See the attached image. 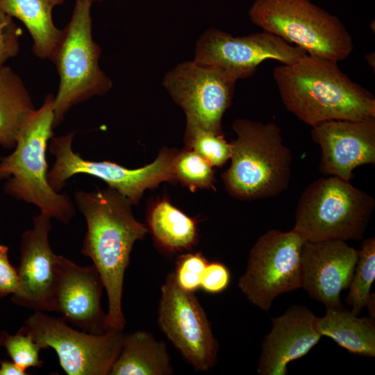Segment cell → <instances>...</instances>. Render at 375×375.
Segmentation results:
<instances>
[{
    "instance_id": "cell-24",
    "label": "cell",
    "mask_w": 375,
    "mask_h": 375,
    "mask_svg": "<svg viewBox=\"0 0 375 375\" xmlns=\"http://www.w3.org/2000/svg\"><path fill=\"white\" fill-rule=\"evenodd\" d=\"M375 279V238L362 240L358 250V259L347 297L351 306V312L359 315L372 294L371 287Z\"/></svg>"
},
{
    "instance_id": "cell-17",
    "label": "cell",
    "mask_w": 375,
    "mask_h": 375,
    "mask_svg": "<svg viewBox=\"0 0 375 375\" xmlns=\"http://www.w3.org/2000/svg\"><path fill=\"white\" fill-rule=\"evenodd\" d=\"M357 259L358 250L345 241L305 242L301 288L326 308L341 306V292L349 286Z\"/></svg>"
},
{
    "instance_id": "cell-13",
    "label": "cell",
    "mask_w": 375,
    "mask_h": 375,
    "mask_svg": "<svg viewBox=\"0 0 375 375\" xmlns=\"http://www.w3.org/2000/svg\"><path fill=\"white\" fill-rule=\"evenodd\" d=\"M307 54L302 49L267 31L235 37L210 28L197 40L193 60L217 67L238 80L252 76L266 60L292 65Z\"/></svg>"
},
{
    "instance_id": "cell-33",
    "label": "cell",
    "mask_w": 375,
    "mask_h": 375,
    "mask_svg": "<svg viewBox=\"0 0 375 375\" xmlns=\"http://www.w3.org/2000/svg\"><path fill=\"white\" fill-rule=\"evenodd\" d=\"M374 294H372L370 298L369 299L365 307L367 308L368 312L370 315V317L374 319L375 317V304H374Z\"/></svg>"
},
{
    "instance_id": "cell-34",
    "label": "cell",
    "mask_w": 375,
    "mask_h": 375,
    "mask_svg": "<svg viewBox=\"0 0 375 375\" xmlns=\"http://www.w3.org/2000/svg\"><path fill=\"white\" fill-rule=\"evenodd\" d=\"M366 60L367 64L374 69V63H375V57H374V53H370L366 55Z\"/></svg>"
},
{
    "instance_id": "cell-29",
    "label": "cell",
    "mask_w": 375,
    "mask_h": 375,
    "mask_svg": "<svg viewBox=\"0 0 375 375\" xmlns=\"http://www.w3.org/2000/svg\"><path fill=\"white\" fill-rule=\"evenodd\" d=\"M22 34V28L13 19L0 12V68L18 55Z\"/></svg>"
},
{
    "instance_id": "cell-4",
    "label": "cell",
    "mask_w": 375,
    "mask_h": 375,
    "mask_svg": "<svg viewBox=\"0 0 375 375\" xmlns=\"http://www.w3.org/2000/svg\"><path fill=\"white\" fill-rule=\"evenodd\" d=\"M53 99L50 94L46 97L22 126L14 151L0 158V179H6L3 189L8 195L68 224L76 214V206L67 194L54 191L47 181L46 149L53 137Z\"/></svg>"
},
{
    "instance_id": "cell-19",
    "label": "cell",
    "mask_w": 375,
    "mask_h": 375,
    "mask_svg": "<svg viewBox=\"0 0 375 375\" xmlns=\"http://www.w3.org/2000/svg\"><path fill=\"white\" fill-rule=\"evenodd\" d=\"M65 0H0V12L21 21L33 39L32 51L40 59L51 58L62 29L53 23V8Z\"/></svg>"
},
{
    "instance_id": "cell-9",
    "label": "cell",
    "mask_w": 375,
    "mask_h": 375,
    "mask_svg": "<svg viewBox=\"0 0 375 375\" xmlns=\"http://www.w3.org/2000/svg\"><path fill=\"white\" fill-rule=\"evenodd\" d=\"M304 243L292 229H272L258 238L238 282L250 303L268 312L278 295L301 288V254Z\"/></svg>"
},
{
    "instance_id": "cell-11",
    "label": "cell",
    "mask_w": 375,
    "mask_h": 375,
    "mask_svg": "<svg viewBox=\"0 0 375 375\" xmlns=\"http://www.w3.org/2000/svg\"><path fill=\"white\" fill-rule=\"evenodd\" d=\"M237 81L217 67L192 60L166 72L162 85L183 110L186 128H201L224 135L222 121L232 103Z\"/></svg>"
},
{
    "instance_id": "cell-26",
    "label": "cell",
    "mask_w": 375,
    "mask_h": 375,
    "mask_svg": "<svg viewBox=\"0 0 375 375\" xmlns=\"http://www.w3.org/2000/svg\"><path fill=\"white\" fill-rule=\"evenodd\" d=\"M185 146L201 155L212 167L223 166L231 156V145L224 135L201 128H185Z\"/></svg>"
},
{
    "instance_id": "cell-12",
    "label": "cell",
    "mask_w": 375,
    "mask_h": 375,
    "mask_svg": "<svg viewBox=\"0 0 375 375\" xmlns=\"http://www.w3.org/2000/svg\"><path fill=\"white\" fill-rule=\"evenodd\" d=\"M158 322L164 334L195 369L208 372L217 362L219 346L194 292L183 290L169 273L161 287Z\"/></svg>"
},
{
    "instance_id": "cell-5",
    "label": "cell",
    "mask_w": 375,
    "mask_h": 375,
    "mask_svg": "<svg viewBox=\"0 0 375 375\" xmlns=\"http://www.w3.org/2000/svg\"><path fill=\"white\" fill-rule=\"evenodd\" d=\"M374 208V199L350 181L322 177L302 192L292 230L305 242L362 240Z\"/></svg>"
},
{
    "instance_id": "cell-27",
    "label": "cell",
    "mask_w": 375,
    "mask_h": 375,
    "mask_svg": "<svg viewBox=\"0 0 375 375\" xmlns=\"http://www.w3.org/2000/svg\"><path fill=\"white\" fill-rule=\"evenodd\" d=\"M0 345L6 349L12 362L24 370L42 365L39 359L41 349L32 337L21 328L15 335L1 331Z\"/></svg>"
},
{
    "instance_id": "cell-21",
    "label": "cell",
    "mask_w": 375,
    "mask_h": 375,
    "mask_svg": "<svg viewBox=\"0 0 375 375\" xmlns=\"http://www.w3.org/2000/svg\"><path fill=\"white\" fill-rule=\"evenodd\" d=\"M315 326L322 336L331 338L353 354L375 356L374 319L358 317L341 305L326 308L323 317H317Z\"/></svg>"
},
{
    "instance_id": "cell-25",
    "label": "cell",
    "mask_w": 375,
    "mask_h": 375,
    "mask_svg": "<svg viewBox=\"0 0 375 375\" xmlns=\"http://www.w3.org/2000/svg\"><path fill=\"white\" fill-rule=\"evenodd\" d=\"M175 182L190 191L214 189L215 178L212 167L201 155L190 148L178 151L174 161Z\"/></svg>"
},
{
    "instance_id": "cell-14",
    "label": "cell",
    "mask_w": 375,
    "mask_h": 375,
    "mask_svg": "<svg viewBox=\"0 0 375 375\" xmlns=\"http://www.w3.org/2000/svg\"><path fill=\"white\" fill-rule=\"evenodd\" d=\"M50 219V217L41 212L35 216L33 228L25 231L21 240L17 269L19 288L12 299L35 311H54L58 255L52 251L49 242Z\"/></svg>"
},
{
    "instance_id": "cell-2",
    "label": "cell",
    "mask_w": 375,
    "mask_h": 375,
    "mask_svg": "<svg viewBox=\"0 0 375 375\" xmlns=\"http://www.w3.org/2000/svg\"><path fill=\"white\" fill-rule=\"evenodd\" d=\"M273 78L287 110L311 127L375 117L374 95L349 78L337 61L307 54L276 67Z\"/></svg>"
},
{
    "instance_id": "cell-18",
    "label": "cell",
    "mask_w": 375,
    "mask_h": 375,
    "mask_svg": "<svg viewBox=\"0 0 375 375\" xmlns=\"http://www.w3.org/2000/svg\"><path fill=\"white\" fill-rule=\"evenodd\" d=\"M316 318L302 305H293L272 318V329L261 344L257 374L285 375L288 363L306 356L320 340Z\"/></svg>"
},
{
    "instance_id": "cell-35",
    "label": "cell",
    "mask_w": 375,
    "mask_h": 375,
    "mask_svg": "<svg viewBox=\"0 0 375 375\" xmlns=\"http://www.w3.org/2000/svg\"><path fill=\"white\" fill-rule=\"evenodd\" d=\"M86 1H90V2H91V3H94V2H95V1H99H99H103V0H86Z\"/></svg>"
},
{
    "instance_id": "cell-30",
    "label": "cell",
    "mask_w": 375,
    "mask_h": 375,
    "mask_svg": "<svg viewBox=\"0 0 375 375\" xmlns=\"http://www.w3.org/2000/svg\"><path fill=\"white\" fill-rule=\"evenodd\" d=\"M230 281V271L225 265L217 261L208 262L203 275L200 289L208 294H219L228 288Z\"/></svg>"
},
{
    "instance_id": "cell-32",
    "label": "cell",
    "mask_w": 375,
    "mask_h": 375,
    "mask_svg": "<svg viewBox=\"0 0 375 375\" xmlns=\"http://www.w3.org/2000/svg\"><path fill=\"white\" fill-rule=\"evenodd\" d=\"M26 370L21 369L13 362H0V375H26Z\"/></svg>"
},
{
    "instance_id": "cell-15",
    "label": "cell",
    "mask_w": 375,
    "mask_h": 375,
    "mask_svg": "<svg viewBox=\"0 0 375 375\" xmlns=\"http://www.w3.org/2000/svg\"><path fill=\"white\" fill-rule=\"evenodd\" d=\"M311 137L321 150L319 172L346 181L358 167L375 163V117L331 120L312 127Z\"/></svg>"
},
{
    "instance_id": "cell-23",
    "label": "cell",
    "mask_w": 375,
    "mask_h": 375,
    "mask_svg": "<svg viewBox=\"0 0 375 375\" xmlns=\"http://www.w3.org/2000/svg\"><path fill=\"white\" fill-rule=\"evenodd\" d=\"M22 78L10 67L0 68V146L15 147L22 126L35 111Z\"/></svg>"
},
{
    "instance_id": "cell-1",
    "label": "cell",
    "mask_w": 375,
    "mask_h": 375,
    "mask_svg": "<svg viewBox=\"0 0 375 375\" xmlns=\"http://www.w3.org/2000/svg\"><path fill=\"white\" fill-rule=\"evenodd\" d=\"M74 195L87 224L81 253L93 261L107 293L106 327L122 331L124 274L135 242L144 238L148 228L135 218L130 201L114 188L81 190Z\"/></svg>"
},
{
    "instance_id": "cell-7",
    "label": "cell",
    "mask_w": 375,
    "mask_h": 375,
    "mask_svg": "<svg viewBox=\"0 0 375 375\" xmlns=\"http://www.w3.org/2000/svg\"><path fill=\"white\" fill-rule=\"evenodd\" d=\"M249 16L264 31L295 44L308 55L338 62L353 49L352 38L340 19L310 0H256Z\"/></svg>"
},
{
    "instance_id": "cell-20",
    "label": "cell",
    "mask_w": 375,
    "mask_h": 375,
    "mask_svg": "<svg viewBox=\"0 0 375 375\" xmlns=\"http://www.w3.org/2000/svg\"><path fill=\"white\" fill-rule=\"evenodd\" d=\"M174 374L166 344L144 331L124 334L110 375H169Z\"/></svg>"
},
{
    "instance_id": "cell-16",
    "label": "cell",
    "mask_w": 375,
    "mask_h": 375,
    "mask_svg": "<svg viewBox=\"0 0 375 375\" xmlns=\"http://www.w3.org/2000/svg\"><path fill=\"white\" fill-rule=\"evenodd\" d=\"M56 276L54 311L83 331L101 334L108 331L101 306L104 286L95 266L81 267L58 256Z\"/></svg>"
},
{
    "instance_id": "cell-22",
    "label": "cell",
    "mask_w": 375,
    "mask_h": 375,
    "mask_svg": "<svg viewBox=\"0 0 375 375\" xmlns=\"http://www.w3.org/2000/svg\"><path fill=\"white\" fill-rule=\"evenodd\" d=\"M147 222L155 243L166 252L187 250L197 242V222L166 198L158 200L151 206Z\"/></svg>"
},
{
    "instance_id": "cell-8",
    "label": "cell",
    "mask_w": 375,
    "mask_h": 375,
    "mask_svg": "<svg viewBox=\"0 0 375 375\" xmlns=\"http://www.w3.org/2000/svg\"><path fill=\"white\" fill-rule=\"evenodd\" d=\"M75 132L52 137L49 151L56 158L47 173V181L59 192L67 181L78 174L97 177L136 205L147 189L155 188L162 182H175L174 161L178 150L163 148L150 164L138 169H128L109 161H92L83 158L72 149Z\"/></svg>"
},
{
    "instance_id": "cell-3",
    "label": "cell",
    "mask_w": 375,
    "mask_h": 375,
    "mask_svg": "<svg viewBox=\"0 0 375 375\" xmlns=\"http://www.w3.org/2000/svg\"><path fill=\"white\" fill-rule=\"evenodd\" d=\"M236 138L231 145V165L222 174L228 194L239 200L274 197L289 187L292 153L280 127L273 122L235 119Z\"/></svg>"
},
{
    "instance_id": "cell-28",
    "label": "cell",
    "mask_w": 375,
    "mask_h": 375,
    "mask_svg": "<svg viewBox=\"0 0 375 375\" xmlns=\"http://www.w3.org/2000/svg\"><path fill=\"white\" fill-rule=\"evenodd\" d=\"M208 262L200 252L182 254L177 258L174 272L178 285L184 290L194 292L200 289Z\"/></svg>"
},
{
    "instance_id": "cell-10",
    "label": "cell",
    "mask_w": 375,
    "mask_h": 375,
    "mask_svg": "<svg viewBox=\"0 0 375 375\" xmlns=\"http://www.w3.org/2000/svg\"><path fill=\"white\" fill-rule=\"evenodd\" d=\"M40 349L53 348L68 375H106L119 356L124 338L120 331L101 334L78 331L62 317L35 311L21 328Z\"/></svg>"
},
{
    "instance_id": "cell-31",
    "label": "cell",
    "mask_w": 375,
    "mask_h": 375,
    "mask_svg": "<svg viewBox=\"0 0 375 375\" xmlns=\"http://www.w3.org/2000/svg\"><path fill=\"white\" fill-rule=\"evenodd\" d=\"M19 288L17 270L10 262L8 248L0 244V297L16 294Z\"/></svg>"
},
{
    "instance_id": "cell-6",
    "label": "cell",
    "mask_w": 375,
    "mask_h": 375,
    "mask_svg": "<svg viewBox=\"0 0 375 375\" xmlns=\"http://www.w3.org/2000/svg\"><path fill=\"white\" fill-rule=\"evenodd\" d=\"M92 3L76 0L70 21L50 60L56 65L60 83L53 96V128L75 105L95 96H103L112 82L99 66L100 46L92 38Z\"/></svg>"
}]
</instances>
